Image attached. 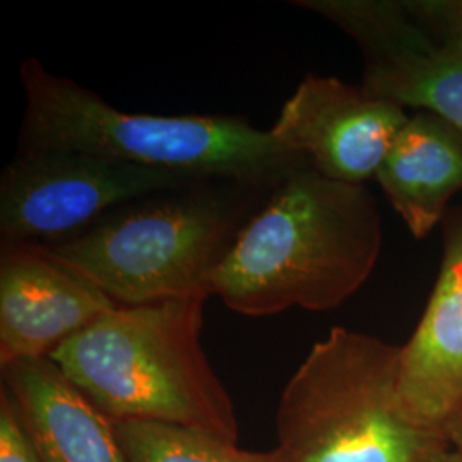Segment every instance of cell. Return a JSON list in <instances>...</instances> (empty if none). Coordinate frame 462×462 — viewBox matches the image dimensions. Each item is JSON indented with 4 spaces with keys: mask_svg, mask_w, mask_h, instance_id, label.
<instances>
[{
    "mask_svg": "<svg viewBox=\"0 0 462 462\" xmlns=\"http://www.w3.org/2000/svg\"><path fill=\"white\" fill-rule=\"evenodd\" d=\"M382 248L374 194L310 166L269 192L211 280V295L247 317L328 312L372 276Z\"/></svg>",
    "mask_w": 462,
    "mask_h": 462,
    "instance_id": "obj_1",
    "label": "cell"
},
{
    "mask_svg": "<svg viewBox=\"0 0 462 462\" xmlns=\"http://www.w3.org/2000/svg\"><path fill=\"white\" fill-rule=\"evenodd\" d=\"M19 74L26 108L17 151H81L198 180H231L267 190L310 166L244 116L124 112L50 72L36 57L23 60Z\"/></svg>",
    "mask_w": 462,
    "mask_h": 462,
    "instance_id": "obj_2",
    "label": "cell"
},
{
    "mask_svg": "<svg viewBox=\"0 0 462 462\" xmlns=\"http://www.w3.org/2000/svg\"><path fill=\"white\" fill-rule=\"evenodd\" d=\"M206 298L118 305L50 358L112 421H158L238 442L230 394L200 343Z\"/></svg>",
    "mask_w": 462,
    "mask_h": 462,
    "instance_id": "obj_3",
    "label": "cell"
},
{
    "mask_svg": "<svg viewBox=\"0 0 462 462\" xmlns=\"http://www.w3.org/2000/svg\"><path fill=\"white\" fill-rule=\"evenodd\" d=\"M267 189L206 180L124 204L66 240L42 245L116 305L211 297V280Z\"/></svg>",
    "mask_w": 462,
    "mask_h": 462,
    "instance_id": "obj_4",
    "label": "cell"
},
{
    "mask_svg": "<svg viewBox=\"0 0 462 462\" xmlns=\"http://www.w3.org/2000/svg\"><path fill=\"white\" fill-rule=\"evenodd\" d=\"M401 346L332 328L282 389L274 462H420L448 444L410 420L399 396Z\"/></svg>",
    "mask_w": 462,
    "mask_h": 462,
    "instance_id": "obj_5",
    "label": "cell"
},
{
    "mask_svg": "<svg viewBox=\"0 0 462 462\" xmlns=\"http://www.w3.org/2000/svg\"><path fill=\"white\" fill-rule=\"evenodd\" d=\"M364 51L362 86L462 131L461 2L300 0Z\"/></svg>",
    "mask_w": 462,
    "mask_h": 462,
    "instance_id": "obj_6",
    "label": "cell"
},
{
    "mask_svg": "<svg viewBox=\"0 0 462 462\" xmlns=\"http://www.w3.org/2000/svg\"><path fill=\"white\" fill-rule=\"evenodd\" d=\"M199 182L81 151H17L0 177L2 245L55 244L124 204Z\"/></svg>",
    "mask_w": 462,
    "mask_h": 462,
    "instance_id": "obj_7",
    "label": "cell"
},
{
    "mask_svg": "<svg viewBox=\"0 0 462 462\" xmlns=\"http://www.w3.org/2000/svg\"><path fill=\"white\" fill-rule=\"evenodd\" d=\"M408 118L406 108L362 84L307 74L281 106L269 133L319 175L365 185L377 177Z\"/></svg>",
    "mask_w": 462,
    "mask_h": 462,
    "instance_id": "obj_8",
    "label": "cell"
},
{
    "mask_svg": "<svg viewBox=\"0 0 462 462\" xmlns=\"http://www.w3.org/2000/svg\"><path fill=\"white\" fill-rule=\"evenodd\" d=\"M116 301L42 245H2L0 366L50 358Z\"/></svg>",
    "mask_w": 462,
    "mask_h": 462,
    "instance_id": "obj_9",
    "label": "cell"
},
{
    "mask_svg": "<svg viewBox=\"0 0 462 462\" xmlns=\"http://www.w3.org/2000/svg\"><path fill=\"white\" fill-rule=\"evenodd\" d=\"M442 225L440 273L413 336L401 346L399 366L404 411L437 433L462 402V206L448 209Z\"/></svg>",
    "mask_w": 462,
    "mask_h": 462,
    "instance_id": "obj_10",
    "label": "cell"
},
{
    "mask_svg": "<svg viewBox=\"0 0 462 462\" xmlns=\"http://www.w3.org/2000/svg\"><path fill=\"white\" fill-rule=\"evenodd\" d=\"M2 379L42 462H127L114 421L51 358L5 365Z\"/></svg>",
    "mask_w": 462,
    "mask_h": 462,
    "instance_id": "obj_11",
    "label": "cell"
},
{
    "mask_svg": "<svg viewBox=\"0 0 462 462\" xmlns=\"http://www.w3.org/2000/svg\"><path fill=\"white\" fill-rule=\"evenodd\" d=\"M375 180L414 238H425L462 190L461 129L430 112L410 116Z\"/></svg>",
    "mask_w": 462,
    "mask_h": 462,
    "instance_id": "obj_12",
    "label": "cell"
},
{
    "mask_svg": "<svg viewBox=\"0 0 462 462\" xmlns=\"http://www.w3.org/2000/svg\"><path fill=\"white\" fill-rule=\"evenodd\" d=\"M127 462H274L269 452H252L200 430L158 421H114Z\"/></svg>",
    "mask_w": 462,
    "mask_h": 462,
    "instance_id": "obj_13",
    "label": "cell"
},
{
    "mask_svg": "<svg viewBox=\"0 0 462 462\" xmlns=\"http://www.w3.org/2000/svg\"><path fill=\"white\" fill-rule=\"evenodd\" d=\"M0 462H42L13 397L4 387L0 393Z\"/></svg>",
    "mask_w": 462,
    "mask_h": 462,
    "instance_id": "obj_14",
    "label": "cell"
},
{
    "mask_svg": "<svg viewBox=\"0 0 462 462\" xmlns=\"http://www.w3.org/2000/svg\"><path fill=\"white\" fill-rule=\"evenodd\" d=\"M442 433H444L448 446L462 450V402L454 410V413L448 416Z\"/></svg>",
    "mask_w": 462,
    "mask_h": 462,
    "instance_id": "obj_15",
    "label": "cell"
},
{
    "mask_svg": "<svg viewBox=\"0 0 462 462\" xmlns=\"http://www.w3.org/2000/svg\"><path fill=\"white\" fill-rule=\"evenodd\" d=\"M420 462H462V450L448 444H440L430 448Z\"/></svg>",
    "mask_w": 462,
    "mask_h": 462,
    "instance_id": "obj_16",
    "label": "cell"
}]
</instances>
